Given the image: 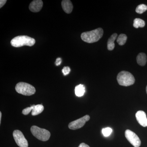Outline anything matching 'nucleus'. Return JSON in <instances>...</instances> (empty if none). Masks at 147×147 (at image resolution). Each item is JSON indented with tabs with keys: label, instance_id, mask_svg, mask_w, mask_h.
I'll return each instance as SVG.
<instances>
[{
	"label": "nucleus",
	"instance_id": "nucleus-25",
	"mask_svg": "<svg viewBox=\"0 0 147 147\" xmlns=\"http://www.w3.org/2000/svg\"><path fill=\"white\" fill-rule=\"evenodd\" d=\"M2 117V113L1 112H0V124L1 123V121Z\"/></svg>",
	"mask_w": 147,
	"mask_h": 147
},
{
	"label": "nucleus",
	"instance_id": "nucleus-21",
	"mask_svg": "<svg viewBox=\"0 0 147 147\" xmlns=\"http://www.w3.org/2000/svg\"><path fill=\"white\" fill-rule=\"evenodd\" d=\"M70 70H71V69H70V67H64L63 69H62V72L64 75L66 76V75L69 73Z\"/></svg>",
	"mask_w": 147,
	"mask_h": 147
},
{
	"label": "nucleus",
	"instance_id": "nucleus-9",
	"mask_svg": "<svg viewBox=\"0 0 147 147\" xmlns=\"http://www.w3.org/2000/svg\"><path fill=\"white\" fill-rule=\"evenodd\" d=\"M136 118L140 125L144 127L147 126L146 115L144 111L142 110L138 111L136 114Z\"/></svg>",
	"mask_w": 147,
	"mask_h": 147
},
{
	"label": "nucleus",
	"instance_id": "nucleus-18",
	"mask_svg": "<svg viewBox=\"0 0 147 147\" xmlns=\"http://www.w3.org/2000/svg\"><path fill=\"white\" fill-rule=\"evenodd\" d=\"M147 10V6L145 4L139 5L136 9V11L139 14H142Z\"/></svg>",
	"mask_w": 147,
	"mask_h": 147
},
{
	"label": "nucleus",
	"instance_id": "nucleus-2",
	"mask_svg": "<svg viewBox=\"0 0 147 147\" xmlns=\"http://www.w3.org/2000/svg\"><path fill=\"white\" fill-rule=\"evenodd\" d=\"M35 40L27 36H19L11 40V44L13 47H19L24 46H33L35 43Z\"/></svg>",
	"mask_w": 147,
	"mask_h": 147
},
{
	"label": "nucleus",
	"instance_id": "nucleus-15",
	"mask_svg": "<svg viewBox=\"0 0 147 147\" xmlns=\"http://www.w3.org/2000/svg\"><path fill=\"white\" fill-rule=\"evenodd\" d=\"M85 92V87L83 85L80 84L76 86L75 89V93L76 96L81 97L84 95Z\"/></svg>",
	"mask_w": 147,
	"mask_h": 147
},
{
	"label": "nucleus",
	"instance_id": "nucleus-3",
	"mask_svg": "<svg viewBox=\"0 0 147 147\" xmlns=\"http://www.w3.org/2000/svg\"><path fill=\"white\" fill-rule=\"evenodd\" d=\"M117 80L119 85L123 86H129L135 83V78L130 72L125 71H121L117 76Z\"/></svg>",
	"mask_w": 147,
	"mask_h": 147
},
{
	"label": "nucleus",
	"instance_id": "nucleus-12",
	"mask_svg": "<svg viewBox=\"0 0 147 147\" xmlns=\"http://www.w3.org/2000/svg\"><path fill=\"white\" fill-rule=\"evenodd\" d=\"M117 36V33H114L109 38L107 42V48L109 51L114 50L115 47V41Z\"/></svg>",
	"mask_w": 147,
	"mask_h": 147
},
{
	"label": "nucleus",
	"instance_id": "nucleus-20",
	"mask_svg": "<svg viewBox=\"0 0 147 147\" xmlns=\"http://www.w3.org/2000/svg\"><path fill=\"white\" fill-rule=\"evenodd\" d=\"M33 108V105H32L30 107L25 108L22 111V113L24 115H28L29 113H30L32 110Z\"/></svg>",
	"mask_w": 147,
	"mask_h": 147
},
{
	"label": "nucleus",
	"instance_id": "nucleus-19",
	"mask_svg": "<svg viewBox=\"0 0 147 147\" xmlns=\"http://www.w3.org/2000/svg\"><path fill=\"white\" fill-rule=\"evenodd\" d=\"M102 133L103 135L105 137H108L112 133L113 130L110 127H106V128L102 129Z\"/></svg>",
	"mask_w": 147,
	"mask_h": 147
},
{
	"label": "nucleus",
	"instance_id": "nucleus-17",
	"mask_svg": "<svg viewBox=\"0 0 147 147\" xmlns=\"http://www.w3.org/2000/svg\"><path fill=\"white\" fill-rule=\"evenodd\" d=\"M127 40V36L126 35L121 34L118 37L117 41L119 45H123L126 42Z\"/></svg>",
	"mask_w": 147,
	"mask_h": 147
},
{
	"label": "nucleus",
	"instance_id": "nucleus-5",
	"mask_svg": "<svg viewBox=\"0 0 147 147\" xmlns=\"http://www.w3.org/2000/svg\"><path fill=\"white\" fill-rule=\"evenodd\" d=\"M31 131L34 136L40 141L45 142L50 139V131L45 129L40 128L38 127L33 125L31 127Z\"/></svg>",
	"mask_w": 147,
	"mask_h": 147
},
{
	"label": "nucleus",
	"instance_id": "nucleus-13",
	"mask_svg": "<svg viewBox=\"0 0 147 147\" xmlns=\"http://www.w3.org/2000/svg\"><path fill=\"white\" fill-rule=\"evenodd\" d=\"M137 61L139 65L144 66L147 62V56L144 53H140L137 57Z\"/></svg>",
	"mask_w": 147,
	"mask_h": 147
},
{
	"label": "nucleus",
	"instance_id": "nucleus-23",
	"mask_svg": "<svg viewBox=\"0 0 147 147\" xmlns=\"http://www.w3.org/2000/svg\"><path fill=\"white\" fill-rule=\"evenodd\" d=\"M6 2V0H1L0 1V8H1L2 7H3V5L5 4Z\"/></svg>",
	"mask_w": 147,
	"mask_h": 147
},
{
	"label": "nucleus",
	"instance_id": "nucleus-10",
	"mask_svg": "<svg viewBox=\"0 0 147 147\" xmlns=\"http://www.w3.org/2000/svg\"><path fill=\"white\" fill-rule=\"evenodd\" d=\"M43 6V2L41 0H34L29 5V9L33 12H38L41 10Z\"/></svg>",
	"mask_w": 147,
	"mask_h": 147
},
{
	"label": "nucleus",
	"instance_id": "nucleus-6",
	"mask_svg": "<svg viewBox=\"0 0 147 147\" xmlns=\"http://www.w3.org/2000/svg\"><path fill=\"white\" fill-rule=\"evenodd\" d=\"M125 137L128 142L134 147H139L141 145L140 139L137 134L129 129L125 131Z\"/></svg>",
	"mask_w": 147,
	"mask_h": 147
},
{
	"label": "nucleus",
	"instance_id": "nucleus-16",
	"mask_svg": "<svg viewBox=\"0 0 147 147\" xmlns=\"http://www.w3.org/2000/svg\"><path fill=\"white\" fill-rule=\"evenodd\" d=\"M144 21L140 18H136L134 20L133 26L136 28H144L145 26Z\"/></svg>",
	"mask_w": 147,
	"mask_h": 147
},
{
	"label": "nucleus",
	"instance_id": "nucleus-1",
	"mask_svg": "<svg viewBox=\"0 0 147 147\" xmlns=\"http://www.w3.org/2000/svg\"><path fill=\"white\" fill-rule=\"evenodd\" d=\"M103 34V29L99 28L90 31L83 32L81 34V38L84 42L93 43L98 41L102 38Z\"/></svg>",
	"mask_w": 147,
	"mask_h": 147
},
{
	"label": "nucleus",
	"instance_id": "nucleus-4",
	"mask_svg": "<svg viewBox=\"0 0 147 147\" xmlns=\"http://www.w3.org/2000/svg\"><path fill=\"white\" fill-rule=\"evenodd\" d=\"M15 89L16 91L25 96H31L34 94L36 89L34 87L30 84L25 82H20L16 84Z\"/></svg>",
	"mask_w": 147,
	"mask_h": 147
},
{
	"label": "nucleus",
	"instance_id": "nucleus-26",
	"mask_svg": "<svg viewBox=\"0 0 147 147\" xmlns=\"http://www.w3.org/2000/svg\"><path fill=\"white\" fill-rule=\"evenodd\" d=\"M146 93H147V86H146Z\"/></svg>",
	"mask_w": 147,
	"mask_h": 147
},
{
	"label": "nucleus",
	"instance_id": "nucleus-7",
	"mask_svg": "<svg viewBox=\"0 0 147 147\" xmlns=\"http://www.w3.org/2000/svg\"><path fill=\"white\" fill-rule=\"evenodd\" d=\"M13 136L16 144L20 147H28V144L24 134L19 130L13 131Z\"/></svg>",
	"mask_w": 147,
	"mask_h": 147
},
{
	"label": "nucleus",
	"instance_id": "nucleus-8",
	"mask_svg": "<svg viewBox=\"0 0 147 147\" xmlns=\"http://www.w3.org/2000/svg\"><path fill=\"white\" fill-rule=\"evenodd\" d=\"M90 119V116L88 115H86L81 118L70 122L68 125L69 128L72 130L81 128L85 125L86 122L89 120Z\"/></svg>",
	"mask_w": 147,
	"mask_h": 147
},
{
	"label": "nucleus",
	"instance_id": "nucleus-14",
	"mask_svg": "<svg viewBox=\"0 0 147 147\" xmlns=\"http://www.w3.org/2000/svg\"><path fill=\"white\" fill-rule=\"evenodd\" d=\"M33 108L32 111V116H36L39 115L44 110V107L42 104L33 105Z\"/></svg>",
	"mask_w": 147,
	"mask_h": 147
},
{
	"label": "nucleus",
	"instance_id": "nucleus-22",
	"mask_svg": "<svg viewBox=\"0 0 147 147\" xmlns=\"http://www.w3.org/2000/svg\"><path fill=\"white\" fill-rule=\"evenodd\" d=\"M62 60L60 58H58L56 59V62H55V64L57 66L59 65L61 63Z\"/></svg>",
	"mask_w": 147,
	"mask_h": 147
},
{
	"label": "nucleus",
	"instance_id": "nucleus-24",
	"mask_svg": "<svg viewBox=\"0 0 147 147\" xmlns=\"http://www.w3.org/2000/svg\"><path fill=\"white\" fill-rule=\"evenodd\" d=\"M78 147H90L88 145L86 144H85L84 143H82V144H80L79 145V146Z\"/></svg>",
	"mask_w": 147,
	"mask_h": 147
},
{
	"label": "nucleus",
	"instance_id": "nucleus-11",
	"mask_svg": "<svg viewBox=\"0 0 147 147\" xmlns=\"http://www.w3.org/2000/svg\"><path fill=\"white\" fill-rule=\"evenodd\" d=\"M61 6L64 11L67 13H71L73 10V4L71 1L69 0H63L62 1Z\"/></svg>",
	"mask_w": 147,
	"mask_h": 147
}]
</instances>
